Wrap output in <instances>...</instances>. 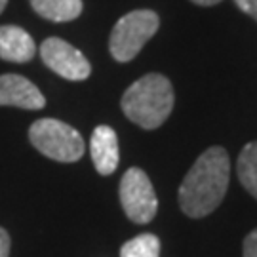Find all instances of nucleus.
Returning <instances> with one entry per match:
<instances>
[{
  "label": "nucleus",
  "instance_id": "1",
  "mask_svg": "<svg viewBox=\"0 0 257 257\" xmlns=\"http://www.w3.org/2000/svg\"><path fill=\"white\" fill-rule=\"evenodd\" d=\"M230 162L223 147H210L196 158L179 187V208L189 217H206L215 210L229 189Z\"/></svg>",
  "mask_w": 257,
  "mask_h": 257
},
{
  "label": "nucleus",
  "instance_id": "2",
  "mask_svg": "<svg viewBox=\"0 0 257 257\" xmlns=\"http://www.w3.org/2000/svg\"><path fill=\"white\" fill-rule=\"evenodd\" d=\"M174 109V88L162 74H145L122 95V110L134 124L156 130L164 124Z\"/></svg>",
  "mask_w": 257,
  "mask_h": 257
},
{
  "label": "nucleus",
  "instance_id": "3",
  "mask_svg": "<svg viewBox=\"0 0 257 257\" xmlns=\"http://www.w3.org/2000/svg\"><path fill=\"white\" fill-rule=\"evenodd\" d=\"M33 147L57 162H76L86 151L82 136L69 124L55 118H40L29 128Z\"/></svg>",
  "mask_w": 257,
  "mask_h": 257
},
{
  "label": "nucleus",
  "instance_id": "4",
  "mask_svg": "<svg viewBox=\"0 0 257 257\" xmlns=\"http://www.w3.org/2000/svg\"><path fill=\"white\" fill-rule=\"evenodd\" d=\"M160 19L153 10H134L116 21L109 38L110 55L118 63H128L156 35Z\"/></svg>",
  "mask_w": 257,
  "mask_h": 257
},
{
  "label": "nucleus",
  "instance_id": "5",
  "mask_svg": "<svg viewBox=\"0 0 257 257\" xmlns=\"http://www.w3.org/2000/svg\"><path fill=\"white\" fill-rule=\"evenodd\" d=\"M120 204L130 219L138 225H145L158 211L155 189L149 175L141 168H130L120 179Z\"/></svg>",
  "mask_w": 257,
  "mask_h": 257
},
{
  "label": "nucleus",
  "instance_id": "6",
  "mask_svg": "<svg viewBox=\"0 0 257 257\" xmlns=\"http://www.w3.org/2000/svg\"><path fill=\"white\" fill-rule=\"evenodd\" d=\"M40 57L55 74H59L65 80L80 82L92 73V65L86 59V55L63 38H46L40 46Z\"/></svg>",
  "mask_w": 257,
  "mask_h": 257
},
{
  "label": "nucleus",
  "instance_id": "7",
  "mask_svg": "<svg viewBox=\"0 0 257 257\" xmlns=\"http://www.w3.org/2000/svg\"><path fill=\"white\" fill-rule=\"evenodd\" d=\"M0 105L37 110L46 105V97L21 74H0Z\"/></svg>",
  "mask_w": 257,
  "mask_h": 257
},
{
  "label": "nucleus",
  "instance_id": "8",
  "mask_svg": "<svg viewBox=\"0 0 257 257\" xmlns=\"http://www.w3.org/2000/svg\"><path fill=\"white\" fill-rule=\"evenodd\" d=\"M90 155L95 170L101 175H110L120 162V149L116 132L110 126H97L90 139Z\"/></svg>",
  "mask_w": 257,
  "mask_h": 257
},
{
  "label": "nucleus",
  "instance_id": "9",
  "mask_svg": "<svg viewBox=\"0 0 257 257\" xmlns=\"http://www.w3.org/2000/svg\"><path fill=\"white\" fill-rule=\"evenodd\" d=\"M37 54L35 40L25 29L0 25V59L12 63H27Z\"/></svg>",
  "mask_w": 257,
  "mask_h": 257
},
{
  "label": "nucleus",
  "instance_id": "10",
  "mask_svg": "<svg viewBox=\"0 0 257 257\" xmlns=\"http://www.w3.org/2000/svg\"><path fill=\"white\" fill-rule=\"evenodd\" d=\"M31 6L40 18L63 23L82 14V0H31Z\"/></svg>",
  "mask_w": 257,
  "mask_h": 257
},
{
  "label": "nucleus",
  "instance_id": "11",
  "mask_svg": "<svg viewBox=\"0 0 257 257\" xmlns=\"http://www.w3.org/2000/svg\"><path fill=\"white\" fill-rule=\"evenodd\" d=\"M236 174L242 187L257 200V141L242 149L236 162Z\"/></svg>",
  "mask_w": 257,
  "mask_h": 257
},
{
  "label": "nucleus",
  "instance_id": "12",
  "mask_svg": "<svg viewBox=\"0 0 257 257\" xmlns=\"http://www.w3.org/2000/svg\"><path fill=\"white\" fill-rule=\"evenodd\" d=\"M120 257H160V240L151 232L139 234L120 248Z\"/></svg>",
  "mask_w": 257,
  "mask_h": 257
},
{
  "label": "nucleus",
  "instance_id": "13",
  "mask_svg": "<svg viewBox=\"0 0 257 257\" xmlns=\"http://www.w3.org/2000/svg\"><path fill=\"white\" fill-rule=\"evenodd\" d=\"M244 257H257V229L251 230L244 240Z\"/></svg>",
  "mask_w": 257,
  "mask_h": 257
},
{
  "label": "nucleus",
  "instance_id": "14",
  "mask_svg": "<svg viewBox=\"0 0 257 257\" xmlns=\"http://www.w3.org/2000/svg\"><path fill=\"white\" fill-rule=\"evenodd\" d=\"M236 6H238L244 14H248L257 21V0H234Z\"/></svg>",
  "mask_w": 257,
  "mask_h": 257
},
{
  "label": "nucleus",
  "instance_id": "15",
  "mask_svg": "<svg viewBox=\"0 0 257 257\" xmlns=\"http://www.w3.org/2000/svg\"><path fill=\"white\" fill-rule=\"evenodd\" d=\"M0 257H10V234L0 227Z\"/></svg>",
  "mask_w": 257,
  "mask_h": 257
},
{
  "label": "nucleus",
  "instance_id": "16",
  "mask_svg": "<svg viewBox=\"0 0 257 257\" xmlns=\"http://www.w3.org/2000/svg\"><path fill=\"white\" fill-rule=\"evenodd\" d=\"M194 4H198V6H213V4H219L221 0H191Z\"/></svg>",
  "mask_w": 257,
  "mask_h": 257
},
{
  "label": "nucleus",
  "instance_id": "17",
  "mask_svg": "<svg viewBox=\"0 0 257 257\" xmlns=\"http://www.w3.org/2000/svg\"><path fill=\"white\" fill-rule=\"evenodd\" d=\"M6 4H8V0H0V14L4 12V8H6Z\"/></svg>",
  "mask_w": 257,
  "mask_h": 257
}]
</instances>
